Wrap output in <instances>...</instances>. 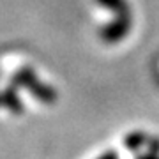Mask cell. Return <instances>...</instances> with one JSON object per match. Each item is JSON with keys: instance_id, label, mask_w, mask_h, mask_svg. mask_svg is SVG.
I'll return each mask as SVG.
<instances>
[{"instance_id": "obj_2", "label": "cell", "mask_w": 159, "mask_h": 159, "mask_svg": "<svg viewBox=\"0 0 159 159\" xmlns=\"http://www.w3.org/2000/svg\"><path fill=\"white\" fill-rule=\"evenodd\" d=\"M133 27V16L131 12L127 14H115V18L110 23L102 25L99 29V39L106 44H117L122 39H125V35L131 32Z\"/></svg>"}, {"instance_id": "obj_1", "label": "cell", "mask_w": 159, "mask_h": 159, "mask_svg": "<svg viewBox=\"0 0 159 159\" xmlns=\"http://www.w3.org/2000/svg\"><path fill=\"white\" fill-rule=\"evenodd\" d=\"M11 83L16 85L18 89H25L32 97H35L37 101H41L43 104H53L58 99V92L55 87L43 83L39 80V76L34 73L32 67H20L16 69L11 76Z\"/></svg>"}, {"instance_id": "obj_4", "label": "cell", "mask_w": 159, "mask_h": 159, "mask_svg": "<svg viewBox=\"0 0 159 159\" xmlns=\"http://www.w3.org/2000/svg\"><path fill=\"white\" fill-rule=\"evenodd\" d=\"M148 140H150V138H147L145 133H142V131H133V133H129V134L125 136L124 143L129 150L136 152V150H140L145 143H148Z\"/></svg>"}, {"instance_id": "obj_6", "label": "cell", "mask_w": 159, "mask_h": 159, "mask_svg": "<svg viewBox=\"0 0 159 159\" xmlns=\"http://www.w3.org/2000/svg\"><path fill=\"white\" fill-rule=\"evenodd\" d=\"M97 159H119V154L115 152V150H108V152L101 154Z\"/></svg>"}, {"instance_id": "obj_7", "label": "cell", "mask_w": 159, "mask_h": 159, "mask_svg": "<svg viewBox=\"0 0 159 159\" xmlns=\"http://www.w3.org/2000/svg\"><path fill=\"white\" fill-rule=\"evenodd\" d=\"M138 159H159V154H154V152H147L143 154V156H140Z\"/></svg>"}, {"instance_id": "obj_3", "label": "cell", "mask_w": 159, "mask_h": 159, "mask_svg": "<svg viewBox=\"0 0 159 159\" xmlns=\"http://www.w3.org/2000/svg\"><path fill=\"white\" fill-rule=\"evenodd\" d=\"M18 87L16 85H9L2 90V108H6L9 113L12 115H23L25 111V106H23V101L20 94L16 92Z\"/></svg>"}, {"instance_id": "obj_5", "label": "cell", "mask_w": 159, "mask_h": 159, "mask_svg": "<svg viewBox=\"0 0 159 159\" xmlns=\"http://www.w3.org/2000/svg\"><path fill=\"white\" fill-rule=\"evenodd\" d=\"M96 2L101 7L111 11L113 14H127V12H131L127 0H96Z\"/></svg>"}, {"instance_id": "obj_8", "label": "cell", "mask_w": 159, "mask_h": 159, "mask_svg": "<svg viewBox=\"0 0 159 159\" xmlns=\"http://www.w3.org/2000/svg\"><path fill=\"white\" fill-rule=\"evenodd\" d=\"M0 108H2V90H0Z\"/></svg>"}]
</instances>
